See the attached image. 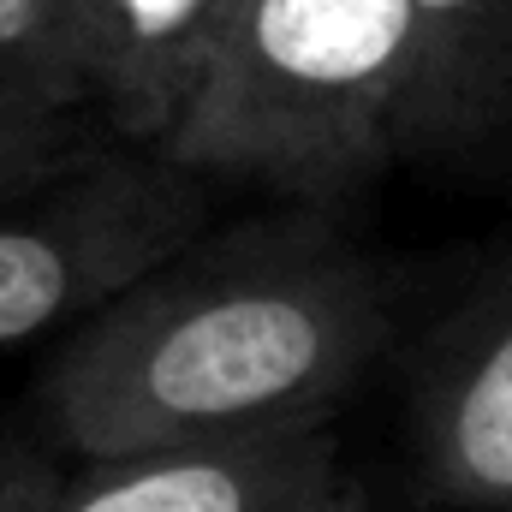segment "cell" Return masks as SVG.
Segmentation results:
<instances>
[{
    "label": "cell",
    "mask_w": 512,
    "mask_h": 512,
    "mask_svg": "<svg viewBox=\"0 0 512 512\" xmlns=\"http://www.w3.org/2000/svg\"><path fill=\"white\" fill-rule=\"evenodd\" d=\"M227 0H84L96 120L120 143H155Z\"/></svg>",
    "instance_id": "7"
},
{
    "label": "cell",
    "mask_w": 512,
    "mask_h": 512,
    "mask_svg": "<svg viewBox=\"0 0 512 512\" xmlns=\"http://www.w3.org/2000/svg\"><path fill=\"white\" fill-rule=\"evenodd\" d=\"M0 96L96 114L84 0H0Z\"/></svg>",
    "instance_id": "8"
},
{
    "label": "cell",
    "mask_w": 512,
    "mask_h": 512,
    "mask_svg": "<svg viewBox=\"0 0 512 512\" xmlns=\"http://www.w3.org/2000/svg\"><path fill=\"white\" fill-rule=\"evenodd\" d=\"M417 90L405 155H477L512 137V0H411Z\"/></svg>",
    "instance_id": "6"
},
{
    "label": "cell",
    "mask_w": 512,
    "mask_h": 512,
    "mask_svg": "<svg viewBox=\"0 0 512 512\" xmlns=\"http://www.w3.org/2000/svg\"><path fill=\"white\" fill-rule=\"evenodd\" d=\"M102 131L108 126L90 108H54V102L0 96V203L84 167L90 155H102L108 149Z\"/></svg>",
    "instance_id": "9"
},
{
    "label": "cell",
    "mask_w": 512,
    "mask_h": 512,
    "mask_svg": "<svg viewBox=\"0 0 512 512\" xmlns=\"http://www.w3.org/2000/svg\"><path fill=\"white\" fill-rule=\"evenodd\" d=\"M411 90V0H227L149 149L203 185L328 209L405 155Z\"/></svg>",
    "instance_id": "2"
},
{
    "label": "cell",
    "mask_w": 512,
    "mask_h": 512,
    "mask_svg": "<svg viewBox=\"0 0 512 512\" xmlns=\"http://www.w3.org/2000/svg\"><path fill=\"white\" fill-rule=\"evenodd\" d=\"M340 477L352 471L334 429H298L72 465L24 459L0 477V512H286Z\"/></svg>",
    "instance_id": "4"
},
{
    "label": "cell",
    "mask_w": 512,
    "mask_h": 512,
    "mask_svg": "<svg viewBox=\"0 0 512 512\" xmlns=\"http://www.w3.org/2000/svg\"><path fill=\"white\" fill-rule=\"evenodd\" d=\"M387 340V274L322 209H286L197 233L84 316L42 411L72 459L328 429Z\"/></svg>",
    "instance_id": "1"
},
{
    "label": "cell",
    "mask_w": 512,
    "mask_h": 512,
    "mask_svg": "<svg viewBox=\"0 0 512 512\" xmlns=\"http://www.w3.org/2000/svg\"><path fill=\"white\" fill-rule=\"evenodd\" d=\"M286 512H370V495L358 489V477H340L334 489H322V495H310V501H298Z\"/></svg>",
    "instance_id": "10"
},
{
    "label": "cell",
    "mask_w": 512,
    "mask_h": 512,
    "mask_svg": "<svg viewBox=\"0 0 512 512\" xmlns=\"http://www.w3.org/2000/svg\"><path fill=\"white\" fill-rule=\"evenodd\" d=\"M411 465L435 507L512 512V262L435 322L411 370Z\"/></svg>",
    "instance_id": "5"
},
{
    "label": "cell",
    "mask_w": 512,
    "mask_h": 512,
    "mask_svg": "<svg viewBox=\"0 0 512 512\" xmlns=\"http://www.w3.org/2000/svg\"><path fill=\"white\" fill-rule=\"evenodd\" d=\"M209 221V185L143 143L0 203V346L78 328Z\"/></svg>",
    "instance_id": "3"
}]
</instances>
